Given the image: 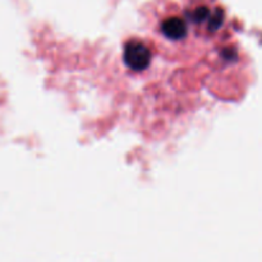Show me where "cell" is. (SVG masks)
Listing matches in <instances>:
<instances>
[{"mask_svg":"<svg viewBox=\"0 0 262 262\" xmlns=\"http://www.w3.org/2000/svg\"><path fill=\"white\" fill-rule=\"evenodd\" d=\"M123 59L125 66L133 72H142L147 69L152 61V50L142 40L130 38L124 45Z\"/></svg>","mask_w":262,"mask_h":262,"instance_id":"6da1fadb","label":"cell"}]
</instances>
